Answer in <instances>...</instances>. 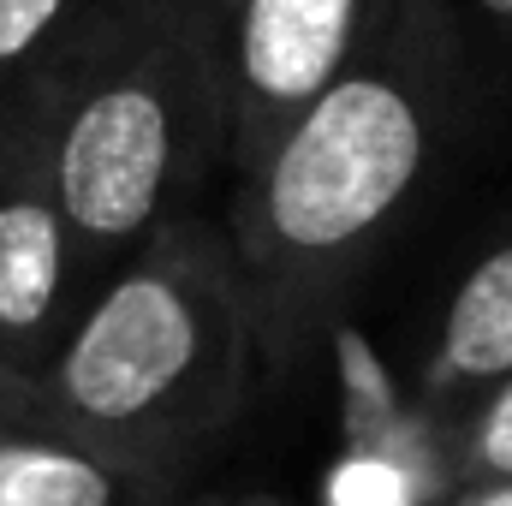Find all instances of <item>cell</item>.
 Here are the masks:
<instances>
[{
    "label": "cell",
    "mask_w": 512,
    "mask_h": 506,
    "mask_svg": "<svg viewBox=\"0 0 512 506\" xmlns=\"http://www.w3.org/2000/svg\"><path fill=\"white\" fill-rule=\"evenodd\" d=\"M483 108L453 0H382L352 60L245 173L227 239L256 310L262 370L292 376L435 191Z\"/></svg>",
    "instance_id": "6da1fadb"
},
{
    "label": "cell",
    "mask_w": 512,
    "mask_h": 506,
    "mask_svg": "<svg viewBox=\"0 0 512 506\" xmlns=\"http://www.w3.org/2000/svg\"><path fill=\"white\" fill-rule=\"evenodd\" d=\"M72 221L78 310L155 233L233 179V78L215 0H96L36 66Z\"/></svg>",
    "instance_id": "7a4b0ae2"
},
{
    "label": "cell",
    "mask_w": 512,
    "mask_h": 506,
    "mask_svg": "<svg viewBox=\"0 0 512 506\" xmlns=\"http://www.w3.org/2000/svg\"><path fill=\"white\" fill-rule=\"evenodd\" d=\"M262 370L227 221L185 215L96 286L36 376L42 417L131 477L185 495L245 423Z\"/></svg>",
    "instance_id": "3957f363"
},
{
    "label": "cell",
    "mask_w": 512,
    "mask_h": 506,
    "mask_svg": "<svg viewBox=\"0 0 512 506\" xmlns=\"http://www.w3.org/2000/svg\"><path fill=\"white\" fill-rule=\"evenodd\" d=\"M72 322V221L54 173L42 84L36 72H24L0 90V364L36 381Z\"/></svg>",
    "instance_id": "277c9868"
},
{
    "label": "cell",
    "mask_w": 512,
    "mask_h": 506,
    "mask_svg": "<svg viewBox=\"0 0 512 506\" xmlns=\"http://www.w3.org/2000/svg\"><path fill=\"white\" fill-rule=\"evenodd\" d=\"M376 12L382 0H215L233 78V173H245L352 60Z\"/></svg>",
    "instance_id": "5b68a950"
},
{
    "label": "cell",
    "mask_w": 512,
    "mask_h": 506,
    "mask_svg": "<svg viewBox=\"0 0 512 506\" xmlns=\"http://www.w3.org/2000/svg\"><path fill=\"white\" fill-rule=\"evenodd\" d=\"M512 376V227L495 233L453 280L429 352L417 364V411L447 429L465 405Z\"/></svg>",
    "instance_id": "8992f818"
},
{
    "label": "cell",
    "mask_w": 512,
    "mask_h": 506,
    "mask_svg": "<svg viewBox=\"0 0 512 506\" xmlns=\"http://www.w3.org/2000/svg\"><path fill=\"white\" fill-rule=\"evenodd\" d=\"M179 495L131 477L48 417L0 423V506H167Z\"/></svg>",
    "instance_id": "52a82bcc"
},
{
    "label": "cell",
    "mask_w": 512,
    "mask_h": 506,
    "mask_svg": "<svg viewBox=\"0 0 512 506\" xmlns=\"http://www.w3.org/2000/svg\"><path fill=\"white\" fill-rule=\"evenodd\" d=\"M447 477L453 489L471 483H512V376L489 387L477 405H465L447 429Z\"/></svg>",
    "instance_id": "ba28073f"
},
{
    "label": "cell",
    "mask_w": 512,
    "mask_h": 506,
    "mask_svg": "<svg viewBox=\"0 0 512 506\" xmlns=\"http://www.w3.org/2000/svg\"><path fill=\"white\" fill-rule=\"evenodd\" d=\"M96 0H0V90L36 72Z\"/></svg>",
    "instance_id": "9c48e42d"
},
{
    "label": "cell",
    "mask_w": 512,
    "mask_h": 506,
    "mask_svg": "<svg viewBox=\"0 0 512 506\" xmlns=\"http://www.w3.org/2000/svg\"><path fill=\"white\" fill-rule=\"evenodd\" d=\"M465 48H471V72H477V96L512 102V0H453Z\"/></svg>",
    "instance_id": "30bf717a"
},
{
    "label": "cell",
    "mask_w": 512,
    "mask_h": 506,
    "mask_svg": "<svg viewBox=\"0 0 512 506\" xmlns=\"http://www.w3.org/2000/svg\"><path fill=\"white\" fill-rule=\"evenodd\" d=\"M24 417H42V399H36V381L18 376L0 364V423H24Z\"/></svg>",
    "instance_id": "8fae6325"
},
{
    "label": "cell",
    "mask_w": 512,
    "mask_h": 506,
    "mask_svg": "<svg viewBox=\"0 0 512 506\" xmlns=\"http://www.w3.org/2000/svg\"><path fill=\"white\" fill-rule=\"evenodd\" d=\"M167 506H292V501H280V495H256V489H245V495H221V489H185L179 501H167Z\"/></svg>",
    "instance_id": "7c38bea8"
},
{
    "label": "cell",
    "mask_w": 512,
    "mask_h": 506,
    "mask_svg": "<svg viewBox=\"0 0 512 506\" xmlns=\"http://www.w3.org/2000/svg\"><path fill=\"white\" fill-rule=\"evenodd\" d=\"M441 506H512V483H471V489H453Z\"/></svg>",
    "instance_id": "4fadbf2b"
}]
</instances>
